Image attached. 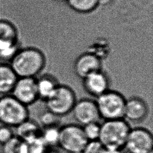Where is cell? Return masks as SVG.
Here are the masks:
<instances>
[{"label": "cell", "mask_w": 153, "mask_h": 153, "mask_svg": "<svg viewBox=\"0 0 153 153\" xmlns=\"http://www.w3.org/2000/svg\"><path fill=\"white\" fill-rule=\"evenodd\" d=\"M9 64L18 78H36L45 66L46 58L36 47H20Z\"/></svg>", "instance_id": "6da1fadb"}, {"label": "cell", "mask_w": 153, "mask_h": 153, "mask_svg": "<svg viewBox=\"0 0 153 153\" xmlns=\"http://www.w3.org/2000/svg\"><path fill=\"white\" fill-rule=\"evenodd\" d=\"M130 128L123 118L104 120L100 124L98 140L105 148L123 149Z\"/></svg>", "instance_id": "7a4b0ae2"}, {"label": "cell", "mask_w": 153, "mask_h": 153, "mask_svg": "<svg viewBox=\"0 0 153 153\" xmlns=\"http://www.w3.org/2000/svg\"><path fill=\"white\" fill-rule=\"evenodd\" d=\"M27 106L11 94L0 96V123L15 128L28 119Z\"/></svg>", "instance_id": "3957f363"}, {"label": "cell", "mask_w": 153, "mask_h": 153, "mask_svg": "<svg viewBox=\"0 0 153 153\" xmlns=\"http://www.w3.org/2000/svg\"><path fill=\"white\" fill-rule=\"evenodd\" d=\"M126 99L118 91L109 90L96 98L100 118L104 120L123 118Z\"/></svg>", "instance_id": "277c9868"}, {"label": "cell", "mask_w": 153, "mask_h": 153, "mask_svg": "<svg viewBox=\"0 0 153 153\" xmlns=\"http://www.w3.org/2000/svg\"><path fill=\"white\" fill-rule=\"evenodd\" d=\"M76 100L75 93L72 88L59 84L44 102L47 110L62 117L71 112Z\"/></svg>", "instance_id": "5b68a950"}, {"label": "cell", "mask_w": 153, "mask_h": 153, "mask_svg": "<svg viewBox=\"0 0 153 153\" xmlns=\"http://www.w3.org/2000/svg\"><path fill=\"white\" fill-rule=\"evenodd\" d=\"M82 126L69 124L59 128L58 146L68 153H82L87 143Z\"/></svg>", "instance_id": "8992f818"}, {"label": "cell", "mask_w": 153, "mask_h": 153, "mask_svg": "<svg viewBox=\"0 0 153 153\" xmlns=\"http://www.w3.org/2000/svg\"><path fill=\"white\" fill-rule=\"evenodd\" d=\"M124 148L129 153L152 152L153 136L151 132L143 127L130 128Z\"/></svg>", "instance_id": "52a82bcc"}, {"label": "cell", "mask_w": 153, "mask_h": 153, "mask_svg": "<svg viewBox=\"0 0 153 153\" xmlns=\"http://www.w3.org/2000/svg\"><path fill=\"white\" fill-rule=\"evenodd\" d=\"M10 94L27 106L33 104L39 99L36 78H18Z\"/></svg>", "instance_id": "ba28073f"}, {"label": "cell", "mask_w": 153, "mask_h": 153, "mask_svg": "<svg viewBox=\"0 0 153 153\" xmlns=\"http://www.w3.org/2000/svg\"><path fill=\"white\" fill-rule=\"evenodd\" d=\"M71 112L77 124L81 126L93 122H99L100 118L95 100L90 99L77 100Z\"/></svg>", "instance_id": "9c48e42d"}, {"label": "cell", "mask_w": 153, "mask_h": 153, "mask_svg": "<svg viewBox=\"0 0 153 153\" xmlns=\"http://www.w3.org/2000/svg\"><path fill=\"white\" fill-rule=\"evenodd\" d=\"M148 112V106L141 97L133 96L126 100L123 119L127 122L140 123L146 118Z\"/></svg>", "instance_id": "30bf717a"}, {"label": "cell", "mask_w": 153, "mask_h": 153, "mask_svg": "<svg viewBox=\"0 0 153 153\" xmlns=\"http://www.w3.org/2000/svg\"><path fill=\"white\" fill-rule=\"evenodd\" d=\"M102 60L93 54L85 51L77 57L74 64L75 75L81 79L102 70Z\"/></svg>", "instance_id": "8fae6325"}, {"label": "cell", "mask_w": 153, "mask_h": 153, "mask_svg": "<svg viewBox=\"0 0 153 153\" xmlns=\"http://www.w3.org/2000/svg\"><path fill=\"white\" fill-rule=\"evenodd\" d=\"M82 85L87 94L96 98L109 90L110 81L107 74L100 70L82 79Z\"/></svg>", "instance_id": "7c38bea8"}, {"label": "cell", "mask_w": 153, "mask_h": 153, "mask_svg": "<svg viewBox=\"0 0 153 153\" xmlns=\"http://www.w3.org/2000/svg\"><path fill=\"white\" fill-rule=\"evenodd\" d=\"M14 128L15 136L26 142L39 137L42 130L40 125L29 118Z\"/></svg>", "instance_id": "4fadbf2b"}, {"label": "cell", "mask_w": 153, "mask_h": 153, "mask_svg": "<svg viewBox=\"0 0 153 153\" xmlns=\"http://www.w3.org/2000/svg\"><path fill=\"white\" fill-rule=\"evenodd\" d=\"M18 77L7 63H0V96L10 94Z\"/></svg>", "instance_id": "5bb4252c"}, {"label": "cell", "mask_w": 153, "mask_h": 153, "mask_svg": "<svg viewBox=\"0 0 153 153\" xmlns=\"http://www.w3.org/2000/svg\"><path fill=\"white\" fill-rule=\"evenodd\" d=\"M39 99L45 101L54 92L59 84L56 78L50 74H44L36 78Z\"/></svg>", "instance_id": "9a60e30c"}, {"label": "cell", "mask_w": 153, "mask_h": 153, "mask_svg": "<svg viewBox=\"0 0 153 153\" xmlns=\"http://www.w3.org/2000/svg\"><path fill=\"white\" fill-rule=\"evenodd\" d=\"M2 153H28V146L26 142L16 136L2 145Z\"/></svg>", "instance_id": "2e32d148"}, {"label": "cell", "mask_w": 153, "mask_h": 153, "mask_svg": "<svg viewBox=\"0 0 153 153\" xmlns=\"http://www.w3.org/2000/svg\"><path fill=\"white\" fill-rule=\"evenodd\" d=\"M69 7L76 12L87 13L93 11L97 6V0H68Z\"/></svg>", "instance_id": "e0dca14e"}, {"label": "cell", "mask_w": 153, "mask_h": 153, "mask_svg": "<svg viewBox=\"0 0 153 153\" xmlns=\"http://www.w3.org/2000/svg\"><path fill=\"white\" fill-rule=\"evenodd\" d=\"M40 136L48 148L58 146L59 127H51L42 128Z\"/></svg>", "instance_id": "ac0fdd59"}, {"label": "cell", "mask_w": 153, "mask_h": 153, "mask_svg": "<svg viewBox=\"0 0 153 153\" xmlns=\"http://www.w3.org/2000/svg\"><path fill=\"white\" fill-rule=\"evenodd\" d=\"M61 117L47 110L39 116V121L42 128L56 127H58L60 123Z\"/></svg>", "instance_id": "d6986e66"}, {"label": "cell", "mask_w": 153, "mask_h": 153, "mask_svg": "<svg viewBox=\"0 0 153 153\" xmlns=\"http://www.w3.org/2000/svg\"><path fill=\"white\" fill-rule=\"evenodd\" d=\"M82 128L88 141L99 140L100 130V124L99 122H93L87 124L82 126Z\"/></svg>", "instance_id": "ffe728a7"}, {"label": "cell", "mask_w": 153, "mask_h": 153, "mask_svg": "<svg viewBox=\"0 0 153 153\" xmlns=\"http://www.w3.org/2000/svg\"><path fill=\"white\" fill-rule=\"evenodd\" d=\"M28 153H46L48 147L41 139V136L36 137L28 142Z\"/></svg>", "instance_id": "44dd1931"}, {"label": "cell", "mask_w": 153, "mask_h": 153, "mask_svg": "<svg viewBox=\"0 0 153 153\" xmlns=\"http://www.w3.org/2000/svg\"><path fill=\"white\" fill-rule=\"evenodd\" d=\"M109 48L108 45L105 43L97 42L90 45L87 51L93 54L102 61L105 59L109 52Z\"/></svg>", "instance_id": "7402d4cb"}, {"label": "cell", "mask_w": 153, "mask_h": 153, "mask_svg": "<svg viewBox=\"0 0 153 153\" xmlns=\"http://www.w3.org/2000/svg\"><path fill=\"white\" fill-rule=\"evenodd\" d=\"M14 136L15 134L13 128L4 124L0 126V144L1 145L9 141Z\"/></svg>", "instance_id": "603a6c76"}, {"label": "cell", "mask_w": 153, "mask_h": 153, "mask_svg": "<svg viewBox=\"0 0 153 153\" xmlns=\"http://www.w3.org/2000/svg\"><path fill=\"white\" fill-rule=\"evenodd\" d=\"M104 148L103 146L99 140L88 141L82 153H102Z\"/></svg>", "instance_id": "cb8c5ba5"}, {"label": "cell", "mask_w": 153, "mask_h": 153, "mask_svg": "<svg viewBox=\"0 0 153 153\" xmlns=\"http://www.w3.org/2000/svg\"><path fill=\"white\" fill-rule=\"evenodd\" d=\"M102 153H123V149L104 148Z\"/></svg>", "instance_id": "d4e9b609"}, {"label": "cell", "mask_w": 153, "mask_h": 153, "mask_svg": "<svg viewBox=\"0 0 153 153\" xmlns=\"http://www.w3.org/2000/svg\"><path fill=\"white\" fill-rule=\"evenodd\" d=\"M112 0H97L98 5H100L102 6H106L109 4Z\"/></svg>", "instance_id": "484cf974"}, {"label": "cell", "mask_w": 153, "mask_h": 153, "mask_svg": "<svg viewBox=\"0 0 153 153\" xmlns=\"http://www.w3.org/2000/svg\"><path fill=\"white\" fill-rule=\"evenodd\" d=\"M46 153H62V152H60L59 151L55 150V149H52V150H50V151H48Z\"/></svg>", "instance_id": "4316f807"}, {"label": "cell", "mask_w": 153, "mask_h": 153, "mask_svg": "<svg viewBox=\"0 0 153 153\" xmlns=\"http://www.w3.org/2000/svg\"><path fill=\"white\" fill-rule=\"evenodd\" d=\"M55 1H57V2H65V1L67 2L68 0H55Z\"/></svg>", "instance_id": "83f0119b"}, {"label": "cell", "mask_w": 153, "mask_h": 153, "mask_svg": "<svg viewBox=\"0 0 153 153\" xmlns=\"http://www.w3.org/2000/svg\"><path fill=\"white\" fill-rule=\"evenodd\" d=\"M150 153H152V152H150Z\"/></svg>", "instance_id": "f1b7e54d"}]
</instances>
